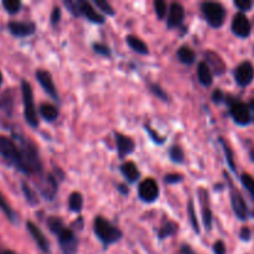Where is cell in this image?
Returning a JSON list of instances; mask_svg holds the SVG:
<instances>
[{"mask_svg":"<svg viewBox=\"0 0 254 254\" xmlns=\"http://www.w3.org/2000/svg\"><path fill=\"white\" fill-rule=\"evenodd\" d=\"M224 99V94L223 92L221 91V89H216V91L212 93V101L216 103V105H219V103H222Z\"/></svg>","mask_w":254,"mask_h":254,"instance_id":"45","label":"cell"},{"mask_svg":"<svg viewBox=\"0 0 254 254\" xmlns=\"http://www.w3.org/2000/svg\"><path fill=\"white\" fill-rule=\"evenodd\" d=\"M221 144L222 146H223V151H224V155H226V160H227V164H228V166L231 168L232 171H236V165H234V160H233V152H232L231 147L228 146V144H227L226 142H224L223 139L221 138Z\"/></svg>","mask_w":254,"mask_h":254,"instance_id":"34","label":"cell"},{"mask_svg":"<svg viewBox=\"0 0 254 254\" xmlns=\"http://www.w3.org/2000/svg\"><path fill=\"white\" fill-rule=\"evenodd\" d=\"M226 244L223 241H217L214 244V253L215 254H226Z\"/></svg>","mask_w":254,"mask_h":254,"instance_id":"44","label":"cell"},{"mask_svg":"<svg viewBox=\"0 0 254 254\" xmlns=\"http://www.w3.org/2000/svg\"><path fill=\"white\" fill-rule=\"evenodd\" d=\"M8 29L11 35L21 38L33 35L36 30V26L31 21H10L8 24Z\"/></svg>","mask_w":254,"mask_h":254,"instance_id":"14","label":"cell"},{"mask_svg":"<svg viewBox=\"0 0 254 254\" xmlns=\"http://www.w3.org/2000/svg\"><path fill=\"white\" fill-rule=\"evenodd\" d=\"M231 29L232 33L241 38L248 37L252 33L251 21L248 20V18L243 13H238L234 15L233 20H232Z\"/></svg>","mask_w":254,"mask_h":254,"instance_id":"10","label":"cell"},{"mask_svg":"<svg viewBox=\"0 0 254 254\" xmlns=\"http://www.w3.org/2000/svg\"><path fill=\"white\" fill-rule=\"evenodd\" d=\"M1 4H3V8L5 9L6 13L10 14V15L18 14L20 11L21 6H23L21 1H19V0H3Z\"/></svg>","mask_w":254,"mask_h":254,"instance_id":"29","label":"cell"},{"mask_svg":"<svg viewBox=\"0 0 254 254\" xmlns=\"http://www.w3.org/2000/svg\"><path fill=\"white\" fill-rule=\"evenodd\" d=\"M183 180V176L180 174H168V175L164 178V181L166 183H178L181 182Z\"/></svg>","mask_w":254,"mask_h":254,"instance_id":"41","label":"cell"},{"mask_svg":"<svg viewBox=\"0 0 254 254\" xmlns=\"http://www.w3.org/2000/svg\"><path fill=\"white\" fill-rule=\"evenodd\" d=\"M231 203L234 215L239 219H242V221H246L248 218V207H247V203L244 201L243 196L233 186L231 187Z\"/></svg>","mask_w":254,"mask_h":254,"instance_id":"12","label":"cell"},{"mask_svg":"<svg viewBox=\"0 0 254 254\" xmlns=\"http://www.w3.org/2000/svg\"><path fill=\"white\" fill-rule=\"evenodd\" d=\"M197 77L198 81L202 86L210 87L214 82V74H212V70L207 65V62H200L197 66Z\"/></svg>","mask_w":254,"mask_h":254,"instance_id":"20","label":"cell"},{"mask_svg":"<svg viewBox=\"0 0 254 254\" xmlns=\"http://www.w3.org/2000/svg\"><path fill=\"white\" fill-rule=\"evenodd\" d=\"M179 231V226L178 223H175L174 221H166L165 223L161 226V228L159 229L158 236L160 239H165L168 237L175 236Z\"/></svg>","mask_w":254,"mask_h":254,"instance_id":"25","label":"cell"},{"mask_svg":"<svg viewBox=\"0 0 254 254\" xmlns=\"http://www.w3.org/2000/svg\"><path fill=\"white\" fill-rule=\"evenodd\" d=\"M18 140L21 149V161L19 171L26 174V175L40 173L42 169V164L38 158V152L35 145L30 140L24 139V138H18Z\"/></svg>","mask_w":254,"mask_h":254,"instance_id":"1","label":"cell"},{"mask_svg":"<svg viewBox=\"0 0 254 254\" xmlns=\"http://www.w3.org/2000/svg\"><path fill=\"white\" fill-rule=\"evenodd\" d=\"M79 15H83L88 21L94 24H103L105 18L94 10L93 6L88 1H79Z\"/></svg>","mask_w":254,"mask_h":254,"instance_id":"18","label":"cell"},{"mask_svg":"<svg viewBox=\"0 0 254 254\" xmlns=\"http://www.w3.org/2000/svg\"><path fill=\"white\" fill-rule=\"evenodd\" d=\"M3 84V74H1V71H0V87Z\"/></svg>","mask_w":254,"mask_h":254,"instance_id":"52","label":"cell"},{"mask_svg":"<svg viewBox=\"0 0 254 254\" xmlns=\"http://www.w3.org/2000/svg\"><path fill=\"white\" fill-rule=\"evenodd\" d=\"M205 57L207 60V65L210 66V69L212 67L215 73L218 74V76L224 73V71H226V64H224L223 60L218 55L212 52V51H207L206 54H205Z\"/></svg>","mask_w":254,"mask_h":254,"instance_id":"19","label":"cell"},{"mask_svg":"<svg viewBox=\"0 0 254 254\" xmlns=\"http://www.w3.org/2000/svg\"><path fill=\"white\" fill-rule=\"evenodd\" d=\"M1 254H16V253L13 251H3L1 252Z\"/></svg>","mask_w":254,"mask_h":254,"instance_id":"51","label":"cell"},{"mask_svg":"<svg viewBox=\"0 0 254 254\" xmlns=\"http://www.w3.org/2000/svg\"><path fill=\"white\" fill-rule=\"evenodd\" d=\"M120 171H122L123 176H124L129 182H135V181L139 179L140 173L139 170H138L137 165H135L133 161H127V163L123 164V165L120 166Z\"/></svg>","mask_w":254,"mask_h":254,"instance_id":"22","label":"cell"},{"mask_svg":"<svg viewBox=\"0 0 254 254\" xmlns=\"http://www.w3.org/2000/svg\"><path fill=\"white\" fill-rule=\"evenodd\" d=\"M26 228H28L29 233L31 234V237L34 238L35 243L37 244L38 248H40L43 253L46 254L50 253V244H48L47 239H46L45 234L42 233V231H41V229L31 221L26 222Z\"/></svg>","mask_w":254,"mask_h":254,"instance_id":"15","label":"cell"},{"mask_svg":"<svg viewBox=\"0 0 254 254\" xmlns=\"http://www.w3.org/2000/svg\"><path fill=\"white\" fill-rule=\"evenodd\" d=\"M61 20V9L59 6H55L52 13H51V24L52 25H57Z\"/></svg>","mask_w":254,"mask_h":254,"instance_id":"43","label":"cell"},{"mask_svg":"<svg viewBox=\"0 0 254 254\" xmlns=\"http://www.w3.org/2000/svg\"><path fill=\"white\" fill-rule=\"evenodd\" d=\"M249 156H251V160L254 163V149L251 150V152H249Z\"/></svg>","mask_w":254,"mask_h":254,"instance_id":"49","label":"cell"},{"mask_svg":"<svg viewBox=\"0 0 254 254\" xmlns=\"http://www.w3.org/2000/svg\"><path fill=\"white\" fill-rule=\"evenodd\" d=\"M234 79L241 87H247L254 79V66L249 61L242 62L234 70Z\"/></svg>","mask_w":254,"mask_h":254,"instance_id":"9","label":"cell"},{"mask_svg":"<svg viewBox=\"0 0 254 254\" xmlns=\"http://www.w3.org/2000/svg\"><path fill=\"white\" fill-rule=\"evenodd\" d=\"M187 215H188V218H190V223L192 226L193 231L195 233H200V226H198V221H197V217H196V211H195V205H193V201L190 200L188 201V205H187Z\"/></svg>","mask_w":254,"mask_h":254,"instance_id":"30","label":"cell"},{"mask_svg":"<svg viewBox=\"0 0 254 254\" xmlns=\"http://www.w3.org/2000/svg\"><path fill=\"white\" fill-rule=\"evenodd\" d=\"M93 50L96 54L101 55V56H110V48L108 47L107 45H105V43H94L93 45Z\"/></svg>","mask_w":254,"mask_h":254,"instance_id":"38","label":"cell"},{"mask_svg":"<svg viewBox=\"0 0 254 254\" xmlns=\"http://www.w3.org/2000/svg\"><path fill=\"white\" fill-rule=\"evenodd\" d=\"M0 158L8 165L14 166L19 170L21 161L20 145L11 138L0 135Z\"/></svg>","mask_w":254,"mask_h":254,"instance_id":"3","label":"cell"},{"mask_svg":"<svg viewBox=\"0 0 254 254\" xmlns=\"http://www.w3.org/2000/svg\"><path fill=\"white\" fill-rule=\"evenodd\" d=\"M154 9H155V14L160 20H163L168 13V6H166L165 1L163 0H155L154 1Z\"/></svg>","mask_w":254,"mask_h":254,"instance_id":"35","label":"cell"},{"mask_svg":"<svg viewBox=\"0 0 254 254\" xmlns=\"http://www.w3.org/2000/svg\"><path fill=\"white\" fill-rule=\"evenodd\" d=\"M198 198H200L201 214H202V222L206 231L212 229V211L211 205H210V195L209 191L205 187H200L197 191Z\"/></svg>","mask_w":254,"mask_h":254,"instance_id":"6","label":"cell"},{"mask_svg":"<svg viewBox=\"0 0 254 254\" xmlns=\"http://www.w3.org/2000/svg\"><path fill=\"white\" fill-rule=\"evenodd\" d=\"M241 181L243 183L244 188L249 192V195L252 196V198L254 200V178L251 176L249 174H243L241 176Z\"/></svg>","mask_w":254,"mask_h":254,"instance_id":"33","label":"cell"},{"mask_svg":"<svg viewBox=\"0 0 254 254\" xmlns=\"http://www.w3.org/2000/svg\"><path fill=\"white\" fill-rule=\"evenodd\" d=\"M94 4H96L97 8L99 9V10H102L105 14H108V15H114V9L112 8V5H110L108 1H106V0H94Z\"/></svg>","mask_w":254,"mask_h":254,"instance_id":"36","label":"cell"},{"mask_svg":"<svg viewBox=\"0 0 254 254\" xmlns=\"http://www.w3.org/2000/svg\"><path fill=\"white\" fill-rule=\"evenodd\" d=\"M178 59L183 65H192L196 60V55L187 46H181L178 50Z\"/></svg>","mask_w":254,"mask_h":254,"instance_id":"24","label":"cell"},{"mask_svg":"<svg viewBox=\"0 0 254 254\" xmlns=\"http://www.w3.org/2000/svg\"><path fill=\"white\" fill-rule=\"evenodd\" d=\"M150 91H151L152 94H155L159 99H161V101H169L168 93H166L159 84H151V86H150Z\"/></svg>","mask_w":254,"mask_h":254,"instance_id":"37","label":"cell"},{"mask_svg":"<svg viewBox=\"0 0 254 254\" xmlns=\"http://www.w3.org/2000/svg\"><path fill=\"white\" fill-rule=\"evenodd\" d=\"M118 191H120L123 195H128V192H129V190H127L124 185H118Z\"/></svg>","mask_w":254,"mask_h":254,"instance_id":"48","label":"cell"},{"mask_svg":"<svg viewBox=\"0 0 254 254\" xmlns=\"http://www.w3.org/2000/svg\"><path fill=\"white\" fill-rule=\"evenodd\" d=\"M125 40H127L128 46H129L133 51L138 52V54H140V55L149 54V47H147V45L142 40V38L138 37V36L128 35Z\"/></svg>","mask_w":254,"mask_h":254,"instance_id":"21","label":"cell"},{"mask_svg":"<svg viewBox=\"0 0 254 254\" xmlns=\"http://www.w3.org/2000/svg\"><path fill=\"white\" fill-rule=\"evenodd\" d=\"M252 237V232L248 227H242L241 232H239V238L244 242H248Z\"/></svg>","mask_w":254,"mask_h":254,"instance_id":"46","label":"cell"},{"mask_svg":"<svg viewBox=\"0 0 254 254\" xmlns=\"http://www.w3.org/2000/svg\"><path fill=\"white\" fill-rule=\"evenodd\" d=\"M65 5L69 8V10L71 11L73 15H79V1H72V0H69V1H65Z\"/></svg>","mask_w":254,"mask_h":254,"instance_id":"42","label":"cell"},{"mask_svg":"<svg viewBox=\"0 0 254 254\" xmlns=\"http://www.w3.org/2000/svg\"><path fill=\"white\" fill-rule=\"evenodd\" d=\"M183 18H185V9H183V6L180 3H173L170 5V9H169L166 26L169 29L178 28L183 21Z\"/></svg>","mask_w":254,"mask_h":254,"instance_id":"16","label":"cell"},{"mask_svg":"<svg viewBox=\"0 0 254 254\" xmlns=\"http://www.w3.org/2000/svg\"><path fill=\"white\" fill-rule=\"evenodd\" d=\"M169 156H170L171 160L176 164L183 163V159H185V154H183V150L181 149L178 145H174L169 150Z\"/></svg>","mask_w":254,"mask_h":254,"instance_id":"32","label":"cell"},{"mask_svg":"<svg viewBox=\"0 0 254 254\" xmlns=\"http://www.w3.org/2000/svg\"><path fill=\"white\" fill-rule=\"evenodd\" d=\"M35 76L37 82L40 83V86L43 88V91H45L52 99L59 101V93H57V89L56 87H55L54 79H52V76H51L50 72L46 71V70L40 69L36 71Z\"/></svg>","mask_w":254,"mask_h":254,"instance_id":"11","label":"cell"},{"mask_svg":"<svg viewBox=\"0 0 254 254\" xmlns=\"http://www.w3.org/2000/svg\"><path fill=\"white\" fill-rule=\"evenodd\" d=\"M0 210L6 215L9 219L11 222H15L16 221V215L15 212L13 211V209L10 207V205L8 203V201L5 200V197L3 196V193L0 192Z\"/></svg>","mask_w":254,"mask_h":254,"instance_id":"31","label":"cell"},{"mask_svg":"<svg viewBox=\"0 0 254 254\" xmlns=\"http://www.w3.org/2000/svg\"><path fill=\"white\" fill-rule=\"evenodd\" d=\"M47 227L51 232L56 236H59L66 226H65L64 221L61 219V217H57V216H50L47 218Z\"/></svg>","mask_w":254,"mask_h":254,"instance_id":"26","label":"cell"},{"mask_svg":"<svg viewBox=\"0 0 254 254\" xmlns=\"http://www.w3.org/2000/svg\"><path fill=\"white\" fill-rule=\"evenodd\" d=\"M139 197L140 200L144 201V202H154V201L158 200L159 197V186L156 183V181L154 179L149 178L145 179L142 183L139 185Z\"/></svg>","mask_w":254,"mask_h":254,"instance_id":"7","label":"cell"},{"mask_svg":"<svg viewBox=\"0 0 254 254\" xmlns=\"http://www.w3.org/2000/svg\"><path fill=\"white\" fill-rule=\"evenodd\" d=\"M234 5L242 11H248L253 6V3L251 0H234Z\"/></svg>","mask_w":254,"mask_h":254,"instance_id":"40","label":"cell"},{"mask_svg":"<svg viewBox=\"0 0 254 254\" xmlns=\"http://www.w3.org/2000/svg\"><path fill=\"white\" fill-rule=\"evenodd\" d=\"M69 207L72 212H81L83 207V196L79 192H72L69 197Z\"/></svg>","mask_w":254,"mask_h":254,"instance_id":"27","label":"cell"},{"mask_svg":"<svg viewBox=\"0 0 254 254\" xmlns=\"http://www.w3.org/2000/svg\"><path fill=\"white\" fill-rule=\"evenodd\" d=\"M180 253L181 254H196L195 252H193V249L191 248L188 244H182V246H181Z\"/></svg>","mask_w":254,"mask_h":254,"instance_id":"47","label":"cell"},{"mask_svg":"<svg viewBox=\"0 0 254 254\" xmlns=\"http://www.w3.org/2000/svg\"><path fill=\"white\" fill-rule=\"evenodd\" d=\"M249 108L254 112V99H252V101L249 102Z\"/></svg>","mask_w":254,"mask_h":254,"instance_id":"50","label":"cell"},{"mask_svg":"<svg viewBox=\"0 0 254 254\" xmlns=\"http://www.w3.org/2000/svg\"><path fill=\"white\" fill-rule=\"evenodd\" d=\"M201 10L207 23L215 29L221 28L226 20V9L222 4L215 1H206L201 4Z\"/></svg>","mask_w":254,"mask_h":254,"instance_id":"5","label":"cell"},{"mask_svg":"<svg viewBox=\"0 0 254 254\" xmlns=\"http://www.w3.org/2000/svg\"><path fill=\"white\" fill-rule=\"evenodd\" d=\"M57 239H59V244L64 254H76L77 249H78V239L72 229L66 227L57 236Z\"/></svg>","mask_w":254,"mask_h":254,"instance_id":"8","label":"cell"},{"mask_svg":"<svg viewBox=\"0 0 254 254\" xmlns=\"http://www.w3.org/2000/svg\"><path fill=\"white\" fill-rule=\"evenodd\" d=\"M21 93H23L24 117H25L26 123L35 129L38 127V117L36 112L35 101H34L33 88H31V84L25 79L21 81Z\"/></svg>","mask_w":254,"mask_h":254,"instance_id":"4","label":"cell"},{"mask_svg":"<svg viewBox=\"0 0 254 254\" xmlns=\"http://www.w3.org/2000/svg\"><path fill=\"white\" fill-rule=\"evenodd\" d=\"M21 190H23V193H24V196H25L26 201L29 202V205H31V206H35V205H37L38 203L37 196H36L35 191H34L33 188L28 185V183L21 182Z\"/></svg>","mask_w":254,"mask_h":254,"instance_id":"28","label":"cell"},{"mask_svg":"<svg viewBox=\"0 0 254 254\" xmlns=\"http://www.w3.org/2000/svg\"><path fill=\"white\" fill-rule=\"evenodd\" d=\"M115 142H117V150L120 158H125L134 151L135 143L132 138L120 133H115Z\"/></svg>","mask_w":254,"mask_h":254,"instance_id":"17","label":"cell"},{"mask_svg":"<svg viewBox=\"0 0 254 254\" xmlns=\"http://www.w3.org/2000/svg\"><path fill=\"white\" fill-rule=\"evenodd\" d=\"M94 233L98 237L99 241L106 246L117 243L122 238V231L113 226L109 221L102 216H97L94 218Z\"/></svg>","mask_w":254,"mask_h":254,"instance_id":"2","label":"cell"},{"mask_svg":"<svg viewBox=\"0 0 254 254\" xmlns=\"http://www.w3.org/2000/svg\"><path fill=\"white\" fill-rule=\"evenodd\" d=\"M38 112H40L41 117L47 122H54L60 114L59 109L54 105H50V103H42L38 108Z\"/></svg>","mask_w":254,"mask_h":254,"instance_id":"23","label":"cell"},{"mask_svg":"<svg viewBox=\"0 0 254 254\" xmlns=\"http://www.w3.org/2000/svg\"><path fill=\"white\" fill-rule=\"evenodd\" d=\"M0 254H1V252H0Z\"/></svg>","mask_w":254,"mask_h":254,"instance_id":"53","label":"cell"},{"mask_svg":"<svg viewBox=\"0 0 254 254\" xmlns=\"http://www.w3.org/2000/svg\"><path fill=\"white\" fill-rule=\"evenodd\" d=\"M231 115L238 125H248L252 122V117L248 107H247V105L242 103V102H231Z\"/></svg>","mask_w":254,"mask_h":254,"instance_id":"13","label":"cell"},{"mask_svg":"<svg viewBox=\"0 0 254 254\" xmlns=\"http://www.w3.org/2000/svg\"><path fill=\"white\" fill-rule=\"evenodd\" d=\"M145 129H146L147 134L150 135V138H151L155 143H158V144H164V143H165V137H161V135L159 134V133H156L155 130L150 127V125H145Z\"/></svg>","mask_w":254,"mask_h":254,"instance_id":"39","label":"cell"}]
</instances>
